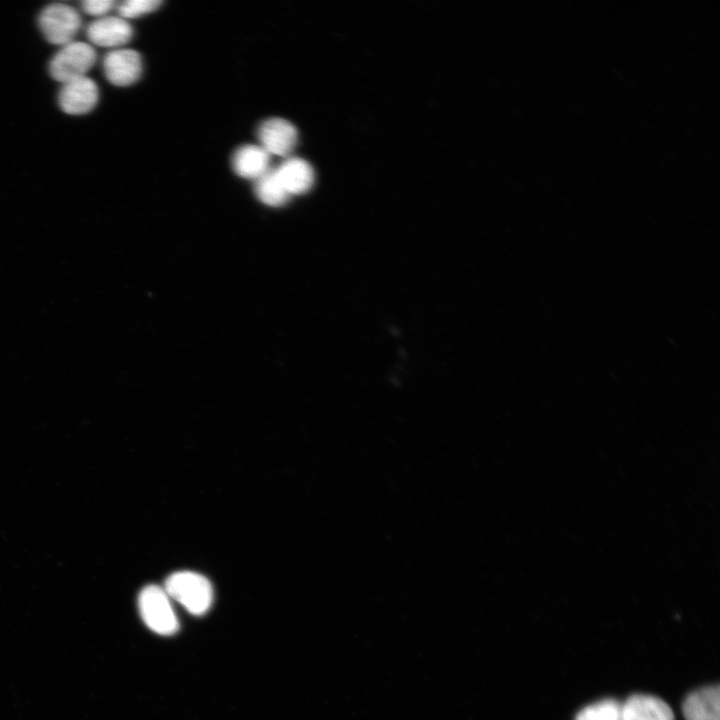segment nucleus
<instances>
[{"label": "nucleus", "mask_w": 720, "mask_h": 720, "mask_svg": "<svg viewBox=\"0 0 720 720\" xmlns=\"http://www.w3.org/2000/svg\"><path fill=\"white\" fill-rule=\"evenodd\" d=\"M575 720H623L622 703L604 699L584 707Z\"/></svg>", "instance_id": "obj_14"}, {"label": "nucleus", "mask_w": 720, "mask_h": 720, "mask_svg": "<svg viewBox=\"0 0 720 720\" xmlns=\"http://www.w3.org/2000/svg\"><path fill=\"white\" fill-rule=\"evenodd\" d=\"M232 169L242 178L257 180L270 167V155L260 146L247 144L239 147L232 156Z\"/></svg>", "instance_id": "obj_12"}, {"label": "nucleus", "mask_w": 720, "mask_h": 720, "mask_svg": "<svg viewBox=\"0 0 720 720\" xmlns=\"http://www.w3.org/2000/svg\"><path fill=\"white\" fill-rule=\"evenodd\" d=\"M623 720H674L671 708L651 695H632L622 704Z\"/></svg>", "instance_id": "obj_11"}, {"label": "nucleus", "mask_w": 720, "mask_h": 720, "mask_svg": "<svg viewBox=\"0 0 720 720\" xmlns=\"http://www.w3.org/2000/svg\"><path fill=\"white\" fill-rule=\"evenodd\" d=\"M254 191L262 203L272 207L286 204L291 197L278 179L274 168L255 180Z\"/></svg>", "instance_id": "obj_13"}, {"label": "nucleus", "mask_w": 720, "mask_h": 720, "mask_svg": "<svg viewBox=\"0 0 720 720\" xmlns=\"http://www.w3.org/2000/svg\"><path fill=\"white\" fill-rule=\"evenodd\" d=\"M274 171L290 196L308 192L314 184L312 166L304 159L288 157Z\"/></svg>", "instance_id": "obj_9"}, {"label": "nucleus", "mask_w": 720, "mask_h": 720, "mask_svg": "<svg viewBox=\"0 0 720 720\" xmlns=\"http://www.w3.org/2000/svg\"><path fill=\"white\" fill-rule=\"evenodd\" d=\"M138 607L145 624L161 635H171L178 630V620L164 588L146 586L139 594Z\"/></svg>", "instance_id": "obj_3"}, {"label": "nucleus", "mask_w": 720, "mask_h": 720, "mask_svg": "<svg viewBox=\"0 0 720 720\" xmlns=\"http://www.w3.org/2000/svg\"><path fill=\"white\" fill-rule=\"evenodd\" d=\"M164 590L169 598L180 603L189 613L202 615L208 611L213 601V589L204 576L180 571L170 575Z\"/></svg>", "instance_id": "obj_1"}, {"label": "nucleus", "mask_w": 720, "mask_h": 720, "mask_svg": "<svg viewBox=\"0 0 720 720\" xmlns=\"http://www.w3.org/2000/svg\"><path fill=\"white\" fill-rule=\"evenodd\" d=\"M98 98L97 84L91 78L84 76L63 83L58 94V103L63 112L82 115L96 106Z\"/></svg>", "instance_id": "obj_7"}, {"label": "nucleus", "mask_w": 720, "mask_h": 720, "mask_svg": "<svg viewBox=\"0 0 720 720\" xmlns=\"http://www.w3.org/2000/svg\"><path fill=\"white\" fill-rule=\"evenodd\" d=\"M106 79L118 87H126L139 80L143 66L141 55L132 49H114L102 62Z\"/></svg>", "instance_id": "obj_6"}, {"label": "nucleus", "mask_w": 720, "mask_h": 720, "mask_svg": "<svg viewBox=\"0 0 720 720\" xmlns=\"http://www.w3.org/2000/svg\"><path fill=\"white\" fill-rule=\"evenodd\" d=\"M162 4L159 0H126L117 4L119 17L131 19L149 14L157 10Z\"/></svg>", "instance_id": "obj_15"}, {"label": "nucleus", "mask_w": 720, "mask_h": 720, "mask_svg": "<svg viewBox=\"0 0 720 720\" xmlns=\"http://www.w3.org/2000/svg\"><path fill=\"white\" fill-rule=\"evenodd\" d=\"M97 54L92 45L72 41L63 45L49 63L51 77L62 84L86 76L94 66Z\"/></svg>", "instance_id": "obj_2"}, {"label": "nucleus", "mask_w": 720, "mask_h": 720, "mask_svg": "<svg viewBox=\"0 0 720 720\" xmlns=\"http://www.w3.org/2000/svg\"><path fill=\"white\" fill-rule=\"evenodd\" d=\"M86 36L96 46L118 48L131 40L133 28L119 16H104L88 25Z\"/></svg>", "instance_id": "obj_8"}, {"label": "nucleus", "mask_w": 720, "mask_h": 720, "mask_svg": "<svg viewBox=\"0 0 720 720\" xmlns=\"http://www.w3.org/2000/svg\"><path fill=\"white\" fill-rule=\"evenodd\" d=\"M257 138L259 145L270 156L289 157L297 144L298 133L290 121L273 117L259 125Z\"/></svg>", "instance_id": "obj_5"}, {"label": "nucleus", "mask_w": 720, "mask_h": 720, "mask_svg": "<svg viewBox=\"0 0 720 720\" xmlns=\"http://www.w3.org/2000/svg\"><path fill=\"white\" fill-rule=\"evenodd\" d=\"M117 2L113 0H85L81 2L82 10L91 16L104 17L110 12Z\"/></svg>", "instance_id": "obj_16"}, {"label": "nucleus", "mask_w": 720, "mask_h": 720, "mask_svg": "<svg viewBox=\"0 0 720 720\" xmlns=\"http://www.w3.org/2000/svg\"><path fill=\"white\" fill-rule=\"evenodd\" d=\"M682 708L686 720H720L719 686H707L692 692Z\"/></svg>", "instance_id": "obj_10"}, {"label": "nucleus", "mask_w": 720, "mask_h": 720, "mask_svg": "<svg viewBox=\"0 0 720 720\" xmlns=\"http://www.w3.org/2000/svg\"><path fill=\"white\" fill-rule=\"evenodd\" d=\"M78 11L64 3L46 6L38 17V25L45 39L55 45H65L73 41L81 27Z\"/></svg>", "instance_id": "obj_4"}]
</instances>
